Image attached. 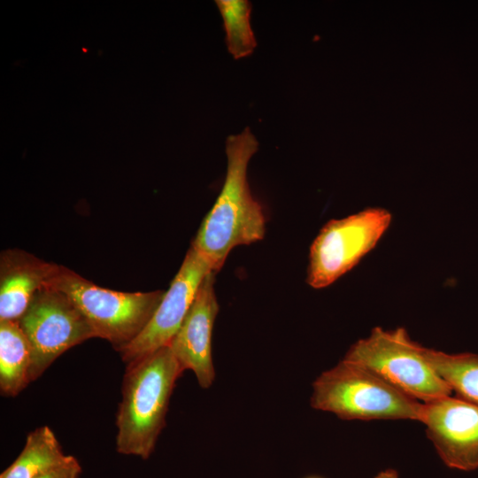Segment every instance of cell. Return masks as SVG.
Listing matches in <instances>:
<instances>
[{
    "instance_id": "cell-2",
    "label": "cell",
    "mask_w": 478,
    "mask_h": 478,
    "mask_svg": "<svg viewBox=\"0 0 478 478\" xmlns=\"http://www.w3.org/2000/svg\"><path fill=\"white\" fill-rule=\"evenodd\" d=\"M184 370L169 346L127 364L116 414V451L147 459L166 426L176 381Z\"/></svg>"
},
{
    "instance_id": "cell-15",
    "label": "cell",
    "mask_w": 478,
    "mask_h": 478,
    "mask_svg": "<svg viewBox=\"0 0 478 478\" xmlns=\"http://www.w3.org/2000/svg\"><path fill=\"white\" fill-rule=\"evenodd\" d=\"M225 32V43L235 59L251 56L257 42L251 25L252 5L247 0H217Z\"/></svg>"
},
{
    "instance_id": "cell-9",
    "label": "cell",
    "mask_w": 478,
    "mask_h": 478,
    "mask_svg": "<svg viewBox=\"0 0 478 478\" xmlns=\"http://www.w3.org/2000/svg\"><path fill=\"white\" fill-rule=\"evenodd\" d=\"M420 422L448 467L478 468V405L451 394L423 404Z\"/></svg>"
},
{
    "instance_id": "cell-17",
    "label": "cell",
    "mask_w": 478,
    "mask_h": 478,
    "mask_svg": "<svg viewBox=\"0 0 478 478\" xmlns=\"http://www.w3.org/2000/svg\"><path fill=\"white\" fill-rule=\"evenodd\" d=\"M374 478H398L397 472L392 468H387L378 473Z\"/></svg>"
},
{
    "instance_id": "cell-1",
    "label": "cell",
    "mask_w": 478,
    "mask_h": 478,
    "mask_svg": "<svg viewBox=\"0 0 478 478\" xmlns=\"http://www.w3.org/2000/svg\"><path fill=\"white\" fill-rule=\"evenodd\" d=\"M258 149V142L249 127L226 140L224 184L191 244L215 274L235 247L251 244L265 235V214L247 180L248 164Z\"/></svg>"
},
{
    "instance_id": "cell-12",
    "label": "cell",
    "mask_w": 478,
    "mask_h": 478,
    "mask_svg": "<svg viewBox=\"0 0 478 478\" xmlns=\"http://www.w3.org/2000/svg\"><path fill=\"white\" fill-rule=\"evenodd\" d=\"M29 342L18 321L0 320V390L5 397L19 395L30 381Z\"/></svg>"
},
{
    "instance_id": "cell-14",
    "label": "cell",
    "mask_w": 478,
    "mask_h": 478,
    "mask_svg": "<svg viewBox=\"0 0 478 478\" xmlns=\"http://www.w3.org/2000/svg\"><path fill=\"white\" fill-rule=\"evenodd\" d=\"M424 355L455 396L478 405V354L424 348Z\"/></svg>"
},
{
    "instance_id": "cell-16",
    "label": "cell",
    "mask_w": 478,
    "mask_h": 478,
    "mask_svg": "<svg viewBox=\"0 0 478 478\" xmlns=\"http://www.w3.org/2000/svg\"><path fill=\"white\" fill-rule=\"evenodd\" d=\"M81 471L78 459L71 455L64 464L38 478H79Z\"/></svg>"
},
{
    "instance_id": "cell-18",
    "label": "cell",
    "mask_w": 478,
    "mask_h": 478,
    "mask_svg": "<svg viewBox=\"0 0 478 478\" xmlns=\"http://www.w3.org/2000/svg\"><path fill=\"white\" fill-rule=\"evenodd\" d=\"M308 478H320V477H316V476H312V477H308Z\"/></svg>"
},
{
    "instance_id": "cell-6",
    "label": "cell",
    "mask_w": 478,
    "mask_h": 478,
    "mask_svg": "<svg viewBox=\"0 0 478 478\" xmlns=\"http://www.w3.org/2000/svg\"><path fill=\"white\" fill-rule=\"evenodd\" d=\"M391 220L386 209L367 208L326 223L310 248L308 284L328 287L353 268L376 246Z\"/></svg>"
},
{
    "instance_id": "cell-7",
    "label": "cell",
    "mask_w": 478,
    "mask_h": 478,
    "mask_svg": "<svg viewBox=\"0 0 478 478\" xmlns=\"http://www.w3.org/2000/svg\"><path fill=\"white\" fill-rule=\"evenodd\" d=\"M18 322L31 347V382L38 379L66 351L96 337L73 300L49 287L34 295Z\"/></svg>"
},
{
    "instance_id": "cell-13",
    "label": "cell",
    "mask_w": 478,
    "mask_h": 478,
    "mask_svg": "<svg viewBox=\"0 0 478 478\" xmlns=\"http://www.w3.org/2000/svg\"><path fill=\"white\" fill-rule=\"evenodd\" d=\"M66 454L54 432L48 426L31 431L15 460L0 478H38L64 464Z\"/></svg>"
},
{
    "instance_id": "cell-3",
    "label": "cell",
    "mask_w": 478,
    "mask_h": 478,
    "mask_svg": "<svg viewBox=\"0 0 478 478\" xmlns=\"http://www.w3.org/2000/svg\"><path fill=\"white\" fill-rule=\"evenodd\" d=\"M311 406L343 420L420 421L423 403L371 369L343 358L312 383Z\"/></svg>"
},
{
    "instance_id": "cell-4",
    "label": "cell",
    "mask_w": 478,
    "mask_h": 478,
    "mask_svg": "<svg viewBox=\"0 0 478 478\" xmlns=\"http://www.w3.org/2000/svg\"><path fill=\"white\" fill-rule=\"evenodd\" d=\"M45 287L62 291L84 314L96 337L108 341L119 352L146 327L165 291L120 292L97 286L59 266Z\"/></svg>"
},
{
    "instance_id": "cell-5",
    "label": "cell",
    "mask_w": 478,
    "mask_h": 478,
    "mask_svg": "<svg viewBox=\"0 0 478 478\" xmlns=\"http://www.w3.org/2000/svg\"><path fill=\"white\" fill-rule=\"evenodd\" d=\"M406 330L374 328L352 344L344 359L375 372L407 396L425 404L452 394Z\"/></svg>"
},
{
    "instance_id": "cell-10",
    "label": "cell",
    "mask_w": 478,
    "mask_h": 478,
    "mask_svg": "<svg viewBox=\"0 0 478 478\" xmlns=\"http://www.w3.org/2000/svg\"><path fill=\"white\" fill-rule=\"evenodd\" d=\"M214 280V272L204 277L189 312L169 344L181 368L191 370L203 389H209L215 378L212 334L219 305Z\"/></svg>"
},
{
    "instance_id": "cell-8",
    "label": "cell",
    "mask_w": 478,
    "mask_h": 478,
    "mask_svg": "<svg viewBox=\"0 0 478 478\" xmlns=\"http://www.w3.org/2000/svg\"><path fill=\"white\" fill-rule=\"evenodd\" d=\"M210 272L212 271L208 262L190 246L146 327L119 351L123 362L128 364L169 346L189 312L200 284Z\"/></svg>"
},
{
    "instance_id": "cell-11",
    "label": "cell",
    "mask_w": 478,
    "mask_h": 478,
    "mask_svg": "<svg viewBox=\"0 0 478 478\" xmlns=\"http://www.w3.org/2000/svg\"><path fill=\"white\" fill-rule=\"evenodd\" d=\"M58 265L12 249L0 257V320L19 321L34 295L45 287Z\"/></svg>"
}]
</instances>
